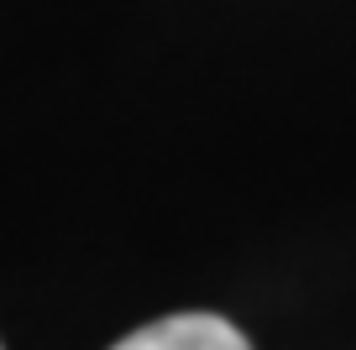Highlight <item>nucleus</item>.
I'll list each match as a JSON object with an SVG mask.
<instances>
[{
  "label": "nucleus",
  "instance_id": "obj_1",
  "mask_svg": "<svg viewBox=\"0 0 356 350\" xmlns=\"http://www.w3.org/2000/svg\"><path fill=\"white\" fill-rule=\"evenodd\" d=\"M111 350H252V340L220 314H168L142 324Z\"/></svg>",
  "mask_w": 356,
  "mask_h": 350
}]
</instances>
